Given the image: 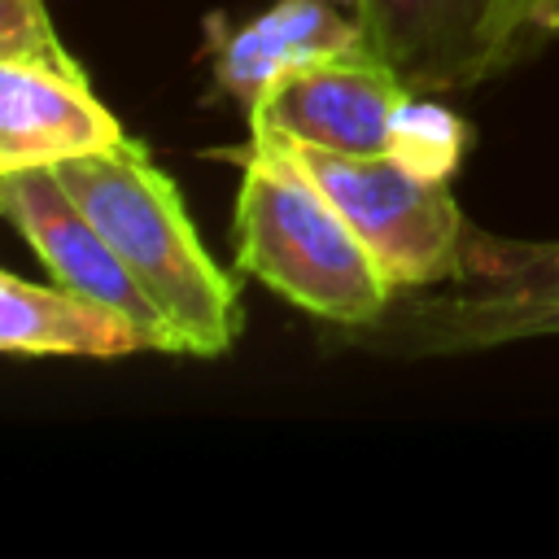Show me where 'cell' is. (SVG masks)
<instances>
[{
	"label": "cell",
	"instance_id": "12",
	"mask_svg": "<svg viewBox=\"0 0 559 559\" xmlns=\"http://www.w3.org/2000/svg\"><path fill=\"white\" fill-rule=\"evenodd\" d=\"M467 144H472V127L454 109L437 105L424 92H406V100L393 114V131H389V157L397 166H406L411 175L450 183Z\"/></svg>",
	"mask_w": 559,
	"mask_h": 559
},
{
	"label": "cell",
	"instance_id": "13",
	"mask_svg": "<svg viewBox=\"0 0 559 559\" xmlns=\"http://www.w3.org/2000/svg\"><path fill=\"white\" fill-rule=\"evenodd\" d=\"M555 13H559V0H555Z\"/></svg>",
	"mask_w": 559,
	"mask_h": 559
},
{
	"label": "cell",
	"instance_id": "5",
	"mask_svg": "<svg viewBox=\"0 0 559 559\" xmlns=\"http://www.w3.org/2000/svg\"><path fill=\"white\" fill-rule=\"evenodd\" d=\"M0 210L26 236V245L44 258L48 275L66 288H79L114 310H122L157 354H179L170 323L157 301L131 275L122 253L105 240V231L87 218V210L70 197L52 166H26L0 175Z\"/></svg>",
	"mask_w": 559,
	"mask_h": 559
},
{
	"label": "cell",
	"instance_id": "11",
	"mask_svg": "<svg viewBox=\"0 0 559 559\" xmlns=\"http://www.w3.org/2000/svg\"><path fill=\"white\" fill-rule=\"evenodd\" d=\"M454 284L485 293L559 297V240H507L467 227Z\"/></svg>",
	"mask_w": 559,
	"mask_h": 559
},
{
	"label": "cell",
	"instance_id": "6",
	"mask_svg": "<svg viewBox=\"0 0 559 559\" xmlns=\"http://www.w3.org/2000/svg\"><path fill=\"white\" fill-rule=\"evenodd\" d=\"M406 92L411 87L380 52L297 66L258 96L249 109V135L328 153H389L393 114Z\"/></svg>",
	"mask_w": 559,
	"mask_h": 559
},
{
	"label": "cell",
	"instance_id": "4",
	"mask_svg": "<svg viewBox=\"0 0 559 559\" xmlns=\"http://www.w3.org/2000/svg\"><path fill=\"white\" fill-rule=\"evenodd\" d=\"M371 48L411 92L476 87L559 35L555 0H358Z\"/></svg>",
	"mask_w": 559,
	"mask_h": 559
},
{
	"label": "cell",
	"instance_id": "3",
	"mask_svg": "<svg viewBox=\"0 0 559 559\" xmlns=\"http://www.w3.org/2000/svg\"><path fill=\"white\" fill-rule=\"evenodd\" d=\"M271 144H280L310 170V179L349 218V227L376 253V262L384 266L397 293L454 284L467 218L445 179L411 175L389 153L362 157V153H328L284 140Z\"/></svg>",
	"mask_w": 559,
	"mask_h": 559
},
{
	"label": "cell",
	"instance_id": "8",
	"mask_svg": "<svg viewBox=\"0 0 559 559\" xmlns=\"http://www.w3.org/2000/svg\"><path fill=\"white\" fill-rule=\"evenodd\" d=\"M127 131L79 61H0V175L114 148Z\"/></svg>",
	"mask_w": 559,
	"mask_h": 559
},
{
	"label": "cell",
	"instance_id": "9",
	"mask_svg": "<svg viewBox=\"0 0 559 559\" xmlns=\"http://www.w3.org/2000/svg\"><path fill=\"white\" fill-rule=\"evenodd\" d=\"M533 336H559V297L485 293L467 284H454L445 293H428L402 306L393 297V306L376 323L345 332V341H354L358 349L397 354V358L472 354V349H498Z\"/></svg>",
	"mask_w": 559,
	"mask_h": 559
},
{
	"label": "cell",
	"instance_id": "10",
	"mask_svg": "<svg viewBox=\"0 0 559 559\" xmlns=\"http://www.w3.org/2000/svg\"><path fill=\"white\" fill-rule=\"evenodd\" d=\"M0 349L13 358H127L148 341L122 310L79 288L0 275Z\"/></svg>",
	"mask_w": 559,
	"mask_h": 559
},
{
	"label": "cell",
	"instance_id": "7",
	"mask_svg": "<svg viewBox=\"0 0 559 559\" xmlns=\"http://www.w3.org/2000/svg\"><path fill=\"white\" fill-rule=\"evenodd\" d=\"M205 48L218 92H227L245 114L297 66L376 52L358 0H271L245 22L210 17Z\"/></svg>",
	"mask_w": 559,
	"mask_h": 559
},
{
	"label": "cell",
	"instance_id": "1",
	"mask_svg": "<svg viewBox=\"0 0 559 559\" xmlns=\"http://www.w3.org/2000/svg\"><path fill=\"white\" fill-rule=\"evenodd\" d=\"M52 170L157 301L179 354H227L245 323L236 284L201 245L175 179L148 148L122 135L114 148L70 157Z\"/></svg>",
	"mask_w": 559,
	"mask_h": 559
},
{
	"label": "cell",
	"instance_id": "2",
	"mask_svg": "<svg viewBox=\"0 0 559 559\" xmlns=\"http://www.w3.org/2000/svg\"><path fill=\"white\" fill-rule=\"evenodd\" d=\"M231 245L240 271L345 332L376 323L397 297L376 253L310 170L258 135L240 157Z\"/></svg>",
	"mask_w": 559,
	"mask_h": 559
}]
</instances>
